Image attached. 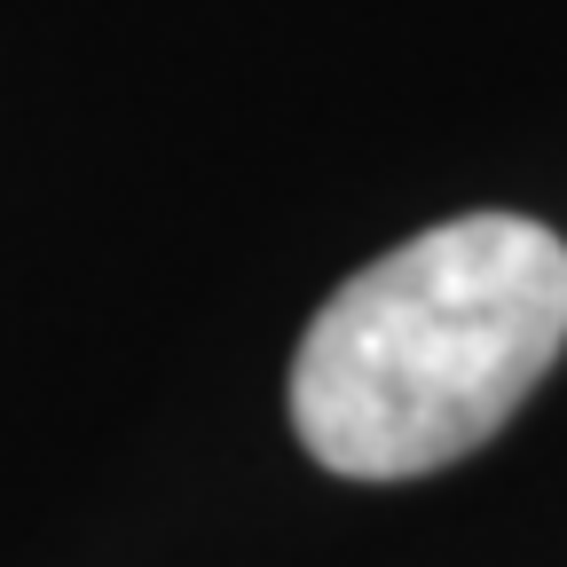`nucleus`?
<instances>
[{"mask_svg": "<svg viewBox=\"0 0 567 567\" xmlns=\"http://www.w3.org/2000/svg\"><path fill=\"white\" fill-rule=\"evenodd\" d=\"M567 347V245L528 213H457L347 276L292 354L323 473L410 481L505 425Z\"/></svg>", "mask_w": 567, "mask_h": 567, "instance_id": "nucleus-1", "label": "nucleus"}]
</instances>
